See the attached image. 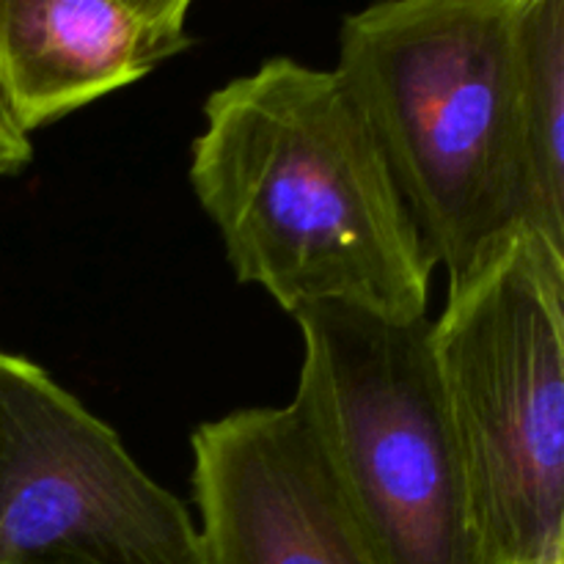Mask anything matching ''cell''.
<instances>
[{"label": "cell", "instance_id": "5", "mask_svg": "<svg viewBox=\"0 0 564 564\" xmlns=\"http://www.w3.org/2000/svg\"><path fill=\"white\" fill-rule=\"evenodd\" d=\"M0 564H207L185 501L47 369L6 350Z\"/></svg>", "mask_w": 564, "mask_h": 564}, {"label": "cell", "instance_id": "8", "mask_svg": "<svg viewBox=\"0 0 564 564\" xmlns=\"http://www.w3.org/2000/svg\"><path fill=\"white\" fill-rule=\"evenodd\" d=\"M512 152L521 231L564 257V0H518Z\"/></svg>", "mask_w": 564, "mask_h": 564}, {"label": "cell", "instance_id": "7", "mask_svg": "<svg viewBox=\"0 0 564 564\" xmlns=\"http://www.w3.org/2000/svg\"><path fill=\"white\" fill-rule=\"evenodd\" d=\"M191 0H0V110L42 130L193 44Z\"/></svg>", "mask_w": 564, "mask_h": 564}, {"label": "cell", "instance_id": "6", "mask_svg": "<svg viewBox=\"0 0 564 564\" xmlns=\"http://www.w3.org/2000/svg\"><path fill=\"white\" fill-rule=\"evenodd\" d=\"M191 449L207 564H375L290 405L198 424Z\"/></svg>", "mask_w": 564, "mask_h": 564}, {"label": "cell", "instance_id": "2", "mask_svg": "<svg viewBox=\"0 0 564 564\" xmlns=\"http://www.w3.org/2000/svg\"><path fill=\"white\" fill-rule=\"evenodd\" d=\"M518 0H394L347 14L336 75L449 281L518 224Z\"/></svg>", "mask_w": 564, "mask_h": 564}, {"label": "cell", "instance_id": "9", "mask_svg": "<svg viewBox=\"0 0 564 564\" xmlns=\"http://www.w3.org/2000/svg\"><path fill=\"white\" fill-rule=\"evenodd\" d=\"M33 160L31 138L17 130L14 121L0 110V180L14 176Z\"/></svg>", "mask_w": 564, "mask_h": 564}, {"label": "cell", "instance_id": "4", "mask_svg": "<svg viewBox=\"0 0 564 564\" xmlns=\"http://www.w3.org/2000/svg\"><path fill=\"white\" fill-rule=\"evenodd\" d=\"M292 317L303 364L290 408L375 564H479L430 319L397 325L345 306Z\"/></svg>", "mask_w": 564, "mask_h": 564}, {"label": "cell", "instance_id": "1", "mask_svg": "<svg viewBox=\"0 0 564 564\" xmlns=\"http://www.w3.org/2000/svg\"><path fill=\"white\" fill-rule=\"evenodd\" d=\"M202 116L187 176L240 284L286 314L427 319L435 262L336 69L275 55L209 94Z\"/></svg>", "mask_w": 564, "mask_h": 564}, {"label": "cell", "instance_id": "3", "mask_svg": "<svg viewBox=\"0 0 564 564\" xmlns=\"http://www.w3.org/2000/svg\"><path fill=\"white\" fill-rule=\"evenodd\" d=\"M479 564H564V257L516 231L430 323Z\"/></svg>", "mask_w": 564, "mask_h": 564}]
</instances>
